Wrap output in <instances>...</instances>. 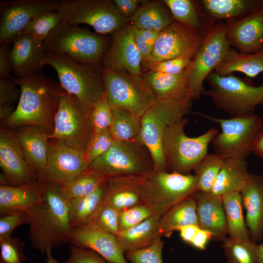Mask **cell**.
<instances>
[{
	"label": "cell",
	"mask_w": 263,
	"mask_h": 263,
	"mask_svg": "<svg viewBox=\"0 0 263 263\" xmlns=\"http://www.w3.org/2000/svg\"><path fill=\"white\" fill-rule=\"evenodd\" d=\"M40 200L27 212L32 246L42 253L70 242L73 229L70 202L60 185L40 180Z\"/></svg>",
	"instance_id": "cell-1"
},
{
	"label": "cell",
	"mask_w": 263,
	"mask_h": 263,
	"mask_svg": "<svg viewBox=\"0 0 263 263\" xmlns=\"http://www.w3.org/2000/svg\"><path fill=\"white\" fill-rule=\"evenodd\" d=\"M12 80L19 86L20 97L14 113L2 121L4 126L15 129L31 125L52 133L55 114L63 89L43 71Z\"/></svg>",
	"instance_id": "cell-2"
},
{
	"label": "cell",
	"mask_w": 263,
	"mask_h": 263,
	"mask_svg": "<svg viewBox=\"0 0 263 263\" xmlns=\"http://www.w3.org/2000/svg\"><path fill=\"white\" fill-rule=\"evenodd\" d=\"M44 65L56 71L62 89L91 111L105 94L101 66L75 61L65 55L45 52Z\"/></svg>",
	"instance_id": "cell-3"
},
{
	"label": "cell",
	"mask_w": 263,
	"mask_h": 263,
	"mask_svg": "<svg viewBox=\"0 0 263 263\" xmlns=\"http://www.w3.org/2000/svg\"><path fill=\"white\" fill-rule=\"evenodd\" d=\"M110 44L106 36L62 20L43 42L45 52L64 54L76 62L99 66Z\"/></svg>",
	"instance_id": "cell-4"
},
{
	"label": "cell",
	"mask_w": 263,
	"mask_h": 263,
	"mask_svg": "<svg viewBox=\"0 0 263 263\" xmlns=\"http://www.w3.org/2000/svg\"><path fill=\"white\" fill-rule=\"evenodd\" d=\"M192 101L157 99L141 116L139 139L150 153L154 171H168L163 151V138L167 128L184 118Z\"/></svg>",
	"instance_id": "cell-5"
},
{
	"label": "cell",
	"mask_w": 263,
	"mask_h": 263,
	"mask_svg": "<svg viewBox=\"0 0 263 263\" xmlns=\"http://www.w3.org/2000/svg\"><path fill=\"white\" fill-rule=\"evenodd\" d=\"M206 80L209 88L203 95L233 117L254 114L257 107L263 105V84L256 86L233 74L221 75L215 71Z\"/></svg>",
	"instance_id": "cell-6"
},
{
	"label": "cell",
	"mask_w": 263,
	"mask_h": 263,
	"mask_svg": "<svg viewBox=\"0 0 263 263\" xmlns=\"http://www.w3.org/2000/svg\"><path fill=\"white\" fill-rule=\"evenodd\" d=\"M195 113L218 124L221 129L211 143L215 153L224 159L236 158L246 160L255 141L263 131V119L254 113L222 118L196 112Z\"/></svg>",
	"instance_id": "cell-7"
},
{
	"label": "cell",
	"mask_w": 263,
	"mask_h": 263,
	"mask_svg": "<svg viewBox=\"0 0 263 263\" xmlns=\"http://www.w3.org/2000/svg\"><path fill=\"white\" fill-rule=\"evenodd\" d=\"M186 123L185 117L169 125L163 143L168 169L184 174L194 170L208 154L209 145L218 133L217 129L211 128L198 136L189 137L185 132Z\"/></svg>",
	"instance_id": "cell-8"
},
{
	"label": "cell",
	"mask_w": 263,
	"mask_h": 263,
	"mask_svg": "<svg viewBox=\"0 0 263 263\" xmlns=\"http://www.w3.org/2000/svg\"><path fill=\"white\" fill-rule=\"evenodd\" d=\"M197 190L194 175L154 170L144 182L142 201L154 215L161 217Z\"/></svg>",
	"instance_id": "cell-9"
},
{
	"label": "cell",
	"mask_w": 263,
	"mask_h": 263,
	"mask_svg": "<svg viewBox=\"0 0 263 263\" xmlns=\"http://www.w3.org/2000/svg\"><path fill=\"white\" fill-rule=\"evenodd\" d=\"M88 168L105 178L126 175L148 176L154 170L151 156L139 139L114 140L109 150Z\"/></svg>",
	"instance_id": "cell-10"
},
{
	"label": "cell",
	"mask_w": 263,
	"mask_h": 263,
	"mask_svg": "<svg viewBox=\"0 0 263 263\" xmlns=\"http://www.w3.org/2000/svg\"><path fill=\"white\" fill-rule=\"evenodd\" d=\"M57 11L61 20L74 25L88 24L103 36L112 35L129 24V19L110 0H63Z\"/></svg>",
	"instance_id": "cell-11"
},
{
	"label": "cell",
	"mask_w": 263,
	"mask_h": 263,
	"mask_svg": "<svg viewBox=\"0 0 263 263\" xmlns=\"http://www.w3.org/2000/svg\"><path fill=\"white\" fill-rule=\"evenodd\" d=\"M102 69L105 94L112 108L126 110L141 117L157 100L143 75Z\"/></svg>",
	"instance_id": "cell-12"
},
{
	"label": "cell",
	"mask_w": 263,
	"mask_h": 263,
	"mask_svg": "<svg viewBox=\"0 0 263 263\" xmlns=\"http://www.w3.org/2000/svg\"><path fill=\"white\" fill-rule=\"evenodd\" d=\"M91 111L75 96L63 90L50 139L85 152L92 136Z\"/></svg>",
	"instance_id": "cell-13"
},
{
	"label": "cell",
	"mask_w": 263,
	"mask_h": 263,
	"mask_svg": "<svg viewBox=\"0 0 263 263\" xmlns=\"http://www.w3.org/2000/svg\"><path fill=\"white\" fill-rule=\"evenodd\" d=\"M225 22H219L208 32L188 71L189 98L198 100L205 91L204 82L215 71L230 50Z\"/></svg>",
	"instance_id": "cell-14"
},
{
	"label": "cell",
	"mask_w": 263,
	"mask_h": 263,
	"mask_svg": "<svg viewBox=\"0 0 263 263\" xmlns=\"http://www.w3.org/2000/svg\"><path fill=\"white\" fill-rule=\"evenodd\" d=\"M60 0H12L0 2V44L9 45L31 20L57 11Z\"/></svg>",
	"instance_id": "cell-15"
},
{
	"label": "cell",
	"mask_w": 263,
	"mask_h": 263,
	"mask_svg": "<svg viewBox=\"0 0 263 263\" xmlns=\"http://www.w3.org/2000/svg\"><path fill=\"white\" fill-rule=\"evenodd\" d=\"M204 37L174 21L160 32L152 50L147 70L160 61L176 58L192 59Z\"/></svg>",
	"instance_id": "cell-16"
},
{
	"label": "cell",
	"mask_w": 263,
	"mask_h": 263,
	"mask_svg": "<svg viewBox=\"0 0 263 263\" xmlns=\"http://www.w3.org/2000/svg\"><path fill=\"white\" fill-rule=\"evenodd\" d=\"M85 152L50 139L47 160L41 179L61 187L68 184L88 169Z\"/></svg>",
	"instance_id": "cell-17"
},
{
	"label": "cell",
	"mask_w": 263,
	"mask_h": 263,
	"mask_svg": "<svg viewBox=\"0 0 263 263\" xmlns=\"http://www.w3.org/2000/svg\"><path fill=\"white\" fill-rule=\"evenodd\" d=\"M0 185L17 186L33 183L38 179L27 162L14 131L0 129Z\"/></svg>",
	"instance_id": "cell-18"
},
{
	"label": "cell",
	"mask_w": 263,
	"mask_h": 263,
	"mask_svg": "<svg viewBox=\"0 0 263 263\" xmlns=\"http://www.w3.org/2000/svg\"><path fill=\"white\" fill-rule=\"evenodd\" d=\"M112 41L102 62V68L115 72L142 75V59L129 24L112 35Z\"/></svg>",
	"instance_id": "cell-19"
},
{
	"label": "cell",
	"mask_w": 263,
	"mask_h": 263,
	"mask_svg": "<svg viewBox=\"0 0 263 263\" xmlns=\"http://www.w3.org/2000/svg\"><path fill=\"white\" fill-rule=\"evenodd\" d=\"M225 24L230 46L245 54L263 50V4L246 16Z\"/></svg>",
	"instance_id": "cell-20"
},
{
	"label": "cell",
	"mask_w": 263,
	"mask_h": 263,
	"mask_svg": "<svg viewBox=\"0 0 263 263\" xmlns=\"http://www.w3.org/2000/svg\"><path fill=\"white\" fill-rule=\"evenodd\" d=\"M70 242L73 245L93 250L108 263H129L116 236L92 222L73 228Z\"/></svg>",
	"instance_id": "cell-21"
},
{
	"label": "cell",
	"mask_w": 263,
	"mask_h": 263,
	"mask_svg": "<svg viewBox=\"0 0 263 263\" xmlns=\"http://www.w3.org/2000/svg\"><path fill=\"white\" fill-rule=\"evenodd\" d=\"M192 197L199 227L210 234L211 240L222 241L228 233L222 197L199 190Z\"/></svg>",
	"instance_id": "cell-22"
},
{
	"label": "cell",
	"mask_w": 263,
	"mask_h": 263,
	"mask_svg": "<svg viewBox=\"0 0 263 263\" xmlns=\"http://www.w3.org/2000/svg\"><path fill=\"white\" fill-rule=\"evenodd\" d=\"M11 43L9 56L13 77H23L42 71L45 53L43 43L23 34H18Z\"/></svg>",
	"instance_id": "cell-23"
},
{
	"label": "cell",
	"mask_w": 263,
	"mask_h": 263,
	"mask_svg": "<svg viewBox=\"0 0 263 263\" xmlns=\"http://www.w3.org/2000/svg\"><path fill=\"white\" fill-rule=\"evenodd\" d=\"M25 158L39 180L47 160L50 134L38 126L26 125L15 129Z\"/></svg>",
	"instance_id": "cell-24"
},
{
	"label": "cell",
	"mask_w": 263,
	"mask_h": 263,
	"mask_svg": "<svg viewBox=\"0 0 263 263\" xmlns=\"http://www.w3.org/2000/svg\"><path fill=\"white\" fill-rule=\"evenodd\" d=\"M147 176L126 175L106 178L104 202L121 211L140 204Z\"/></svg>",
	"instance_id": "cell-25"
},
{
	"label": "cell",
	"mask_w": 263,
	"mask_h": 263,
	"mask_svg": "<svg viewBox=\"0 0 263 263\" xmlns=\"http://www.w3.org/2000/svg\"><path fill=\"white\" fill-rule=\"evenodd\" d=\"M198 2L209 30L218 22L237 20L263 4V0H199Z\"/></svg>",
	"instance_id": "cell-26"
},
{
	"label": "cell",
	"mask_w": 263,
	"mask_h": 263,
	"mask_svg": "<svg viewBox=\"0 0 263 263\" xmlns=\"http://www.w3.org/2000/svg\"><path fill=\"white\" fill-rule=\"evenodd\" d=\"M240 194L251 239L257 243L263 237V175L251 174Z\"/></svg>",
	"instance_id": "cell-27"
},
{
	"label": "cell",
	"mask_w": 263,
	"mask_h": 263,
	"mask_svg": "<svg viewBox=\"0 0 263 263\" xmlns=\"http://www.w3.org/2000/svg\"><path fill=\"white\" fill-rule=\"evenodd\" d=\"M143 77L157 99L190 100L188 96L187 69L176 75L148 71L143 74Z\"/></svg>",
	"instance_id": "cell-28"
},
{
	"label": "cell",
	"mask_w": 263,
	"mask_h": 263,
	"mask_svg": "<svg viewBox=\"0 0 263 263\" xmlns=\"http://www.w3.org/2000/svg\"><path fill=\"white\" fill-rule=\"evenodd\" d=\"M41 194L39 181L17 186L0 185V215L17 211H27L40 200Z\"/></svg>",
	"instance_id": "cell-29"
},
{
	"label": "cell",
	"mask_w": 263,
	"mask_h": 263,
	"mask_svg": "<svg viewBox=\"0 0 263 263\" xmlns=\"http://www.w3.org/2000/svg\"><path fill=\"white\" fill-rule=\"evenodd\" d=\"M250 174L246 160L225 159L210 193L222 197L229 193H241L246 185Z\"/></svg>",
	"instance_id": "cell-30"
},
{
	"label": "cell",
	"mask_w": 263,
	"mask_h": 263,
	"mask_svg": "<svg viewBox=\"0 0 263 263\" xmlns=\"http://www.w3.org/2000/svg\"><path fill=\"white\" fill-rule=\"evenodd\" d=\"M160 218L153 215L133 227L120 231L116 239L124 253L146 247L162 236Z\"/></svg>",
	"instance_id": "cell-31"
},
{
	"label": "cell",
	"mask_w": 263,
	"mask_h": 263,
	"mask_svg": "<svg viewBox=\"0 0 263 263\" xmlns=\"http://www.w3.org/2000/svg\"><path fill=\"white\" fill-rule=\"evenodd\" d=\"M173 17L163 0H148L129 19L134 28L160 32L173 22Z\"/></svg>",
	"instance_id": "cell-32"
},
{
	"label": "cell",
	"mask_w": 263,
	"mask_h": 263,
	"mask_svg": "<svg viewBox=\"0 0 263 263\" xmlns=\"http://www.w3.org/2000/svg\"><path fill=\"white\" fill-rule=\"evenodd\" d=\"M214 71L221 75L239 72L255 78L263 73V50L245 54L230 49Z\"/></svg>",
	"instance_id": "cell-33"
},
{
	"label": "cell",
	"mask_w": 263,
	"mask_h": 263,
	"mask_svg": "<svg viewBox=\"0 0 263 263\" xmlns=\"http://www.w3.org/2000/svg\"><path fill=\"white\" fill-rule=\"evenodd\" d=\"M174 20L197 34L205 37L208 28L198 0H163Z\"/></svg>",
	"instance_id": "cell-34"
},
{
	"label": "cell",
	"mask_w": 263,
	"mask_h": 263,
	"mask_svg": "<svg viewBox=\"0 0 263 263\" xmlns=\"http://www.w3.org/2000/svg\"><path fill=\"white\" fill-rule=\"evenodd\" d=\"M159 224L161 236H169L173 231L178 230L184 226H198L192 195L173 206L161 216Z\"/></svg>",
	"instance_id": "cell-35"
},
{
	"label": "cell",
	"mask_w": 263,
	"mask_h": 263,
	"mask_svg": "<svg viewBox=\"0 0 263 263\" xmlns=\"http://www.w3.org/2000/svg\"><path fill=\"white\" fill-rule=\"evenodd\" d=\"M222 198L229 237L235 239H251L244 215L240 193H229L224 195Z\"/></svg>",
	"instance_id": "cell-36"
},
{
	"label": "cell",
	"mask_w": 263,
	"mask_h": 263,
	"mask_svg": "<svg viewBox=\"0 0 263 263\" xmlns=\"http://www.w3.org/2000/svg\"><path fill=\"white\" fill-rule=\"evenodd\" d=\"M104 183L92 194L69 201L73 228L93 221L104 201Z\"/></svg>",
	"instance_id": "cell-37"
},
{
	"label": "cell",
	"mask_w": 263,
	"mask_h": 263,
	"mask_svg": "<svg viewBox=\"0 0 263 263\" xmlns=\"http://www.w3.org/2000/svg\"><path fill=\"white\" fill-rule=\"evenodd\" d=\"M110 132L114 140L131 141L139 139L141 117L130 111L112 108Z\"/></svg>",
	"instance_id": "cell-38"
},
{
	"label": "cell",
	"mask_w": 263,
	"mask_h": 263,
	"mask_svg": "<svg viewBox=\"0 0 263 263\" xmlns=\"http://www.w3.org/2000/svg\"><path fill=\"white\" fill-rule=\"evenodd\" d=\"M221 246L226 263H257L258 244L251 239L226 237Z\"/></svg>",
	"instance_id": "cell-39"
},
{
	"label": "cell",
	"mask_w": 263,
	"mask_h": 263,
	"mask_svg": "<svg viewBox=\"0 0 263 263\" xmlns=\"http://www.w3.org/2000/svg\"><path fill=\"white\" fill-rule=\"evenodd\" d=\"M106 178L88 169L68 184L61 187L63 195L68 200L87 196L99 188Z\"/></svg>",
	"instance_id": "cell-40"
},
{
	"label": "cell",
	"mask_w": 263,
	"mask_h": 263,
	"mask_svg": "<svg viewBox=\"0 0 263 263\" xmlns=\"http://www.w3.org/2000/svg\"><path fill=\"white\" fill-rule=\"evenodd\" d=\"M224 159L216 153H208L200 163L194 169L198 190L211 192Z\"/></svg>",
	"instance_id": "cell-41"
},
{
	"label": "cell",
	"mask_w": 263,
	"mask_h": 263,
	"mask_svg": "<svg viewBox=\"0 0 263 263\" xmlns=\"http://www.w3.org/2000/svg\"><path fill=\"white\" fill-rule=\"evenodd\" d=\"M61 20L57 11L46 12L31 20L19 34L27 35L37 42L43 43Z\"/></svg>",
	"instance_id": "cell-42"
},
{
	"label": "cell",
	"mask_w": 263,
	"mask_h": 263,
	"mask_svg": "<svg viewBox=\"0 0 263 263\" xmlns=\"http://www.w3.org/2000/svg\"><path fill=\"white\" fill-rule=\"evenodd\" d=\"M20 87L12 79L0 78V119L2 121L15 111L19 101Z\"/></svg>",
	"instance_id": "cell-43"
},
{
	"label": "cell",
	"mask_w": 263,
	"mask_h": 263,
	"mask_svg": "<svg viewBox=\"0 0 263 263\" xmlns=\"http://www.w3.org/2000/svg\"><path fill=\"white\" fill-rule=\"evenodd\" d=\"M90 119L92 136L110 130L112 120V109L105 94L92 109Z\"/></svg>",
	"instance_id": "cell-44"
},
{
	"label": "cell",
	"mask_w": 263,
	"mask_h": 263,
	"mask_svg": "<svg viewBox=\"0 0 263 263\" xmlns=\"http://www.w3.org/2000/svg\"><path fill=\"white\" fill-rule=\"evenodd\" d=\"M158 237L150 245L128 251L125 258L129 263H163L162 250L164 242Z\"/></svg>",
	"instance_id": "cell-45"
},
{
	"label": "cell",
	"mask_w": 263,
	"mask_h": 263,
	"mask_svg": "<svg viewBox=\"0 0 263 263\" xmlns=\"http://www.w3.org/2000/svg\"><path fill=\"white\" fill-rule=\"evenodd\" d=\"M24 246L18 237L0 238V263H23Z\"/></svg>",
	"instance_id": "cell-46"
},
{
	"label": "cell",
	"mask_w": 263,
	"mask_h": 263,
	"mask_svg": "<svg viewBox=\"0 0 263 263\" xmlns=\"http://www.w3.org/2000/svg\"><path fill=\"white\" fill-rule=\"evenodd\" d=\"M120 211L104 201L91 222L104 231L116 236L119 230Z\"/></svg>",
	"instance_id": "cell-47"
},
{
	"label": "cell",
	"mask_w": 263,
	"mask_h": 263,
	"mask_svg": "<svg viewBox=\"0 0 263 263\" xmlns=\"http://www.w3.org/2000/svg\"><path fill=\"white\" fill-rule=\"evenodd\" d=\"M153 215L151 209L144 203L121 211L119 213L120 231L133 227Z\"/></svg>",
	"instance_id": "cell-48"
},
{
	"label": "cell",
	"mask_w": 263,
	"mask_h": 263,
	"mask_svg": "<svg viewBox=\"0 0 263 263\" xmlns=\"http://www.w3.org/2000/svg\"><path fill=\"white\" fill-rule=\"evenodd\" d=\"M114 141L110 130L93 136L85 151L88 165L105 153Z\"/></svg>",
	"instance_id": "cell-49"
},
{
	"label": "cell",
	"mask_w": 263,
	"mask_h": 263,
	"mask_svg": "<svg viewBox=\"0 0 263 263\" xmlns=\"http://www.w3.org/2000/svg\"><path fill=\"white\" fill-rule=\"evenodd\" d=\"M28 223L27 211H17L1 216L0 238L11 236L13 231L18 226Z\"/></svg>",
	"instance_id": "cell-50"
},
{
	"label": "cell",
	"mask_w": 263,
	"mask_h": 263,
	"mask_svg": "<svg viewBox=\"0 0 263 263\" xmlns=\"http://www.w3.org/2000/svg\"><path fill=\"white\" fill-rule=\"evenodd\" d=\"M70 255L64 263H108L104 258L90 249L72 244Z\"/></svg>",
	"instance_id": "cell-51"
},
{
	"label": "cell",
	"mask_w": 263,
	"mask_h": 263,
	"mask_svg": "<svg viewBox=\"0 0 263 263\" xmlns=\"http://www.w3.org/2000/svg\"><path fill=\"white\" fill-rule=\"evenodd\" d=\"M188 58H176L157 62L151 66L148 71L165 74H178L188 69L191 62Z\"/></svg>",
	"instance_id": "cell-52"
},
{
	"label": "cell",
	"mask_w": 263,
	"mask_h": 263,
	"mask_svg": "<svg viewBox=\"0 0 263 263\" xmlns=\"http://www.w3.org/2000/svg\"><path fill=\"white\" fill-rule=\"evenodd\" d=\"M148 0H113L119 13L129 19L138 10L139 7Z\"/></svg>",
	"instance_id": "cell-53"
},
{
	"label": "cell",
	"mask_w": 263,
	"mask_h": 263,
	"mask_svg": "<svg viewBox=\"0 0 263 263\" xmlns=\"http://www.w3.org/2000/svg\"><path fill=\"white\" fill-rule=\"evenodd\" d=\"M132 27L135 43L141 56L142 68L143 66L147 70L152 49L148 45L141 30Z\"/></svg>",
	"instance_id": "cell-54"
},
{
	"label": "cell",
	"mask_w": 263,
	"mask_h": 263,
	"mask_svg": "<svg viewBox=\"0 0 263 263\" xmlns=\"http://www.w3.org/2000/svg\"><path fill=\"white\" fill-rule=\"evenodd\" d=\"M9 45L0 47V78L12 79V68L9 56Z\"/></svg>",
	"instance_id": "cell-55"
},
{
	"label": "cell",
	"mask_w": 263,
	"mask_h": 263,
	"mask_svg": "<svg viewBox=\"0 0 263 263\" xmlns=\"http://www.w3.org/2000/svg\"><path fill=\"white\" fill-rule=\"evenodd\" d=\"M209 240H211L210 234L199 227L190 244L198 249L204 250Z\"/></svg>",
	"instance_id": "cell-56"
},
{
	"label": "cell",
	"mask_w": 263,
	"mask_h": 263,
	"mask_svg": "<svg viewBox=\"0 0 263 263\" xmlns=\"http://www.w3.org/2000/svg\"><path fill=\"white\" fill-rule=\"evenodd\" d=\"M199 228L197 225H188L181 227L178 231L182 240L190 244Z\"/></svg>",
	"instance_id": "cell-57"
},
{
	"label": "cell",
	"mask_w": 263,
	"mask_h": 263,
	"mask_svg": "<svg viewBox=\"0 0 263 263\" xmlns=\"http://www.w3.org/2000/svg\"><path fill=\"white\" fill-rule=\"evenodd\" d=\"M141 33L149 46L152 50L160 32L141 30Z\"/></svg>",
	"instance_id": "cell-58"
},
{
	"label": "cell",
	"mask_w": 263,
	"mask_h": 263,
	"mask_svg": "<svg viewBox=\"0 0 263 263\" xmlns=\"http://www.w3.org/2000/svg\"><path fill=\"white\" fill-rule=\"evenodd\" d=\"M253 153L256 156L263 158V131L260 133L255 141Z\"/></svg>",
	"instance_id": "cell-59"
},
{
	"label": "cell",
	"mask_w": 263,
	"mask_h": 263,
	"mask_svg": "<svg viewBox=\"0 0 263 263\" xmlns=\"http://www.w3.org/2000/svg\"><path fill=\"white\" fill-rule=\"evenodd\" d=\"M52 248L48 247L46 250L47 255L46 263H59L53 256L52 253Z\"/></svg>",
	"instance_id": "cell-60"
},
{
	"label": "cell",
	"mask_w": 263,
	"mask_h": 263,
	"mask_svg": "<svg viewBox=\"0 0 263 263\" xmlns=\"http://www.w3.org/2000/svg\"><path fill=\"white\" fill-rule=\"evenodd\" d=\"M257 263H263V243L258 244Z\"/></svg>",
	"instance_id": "cell-61"
}]
</instances>
